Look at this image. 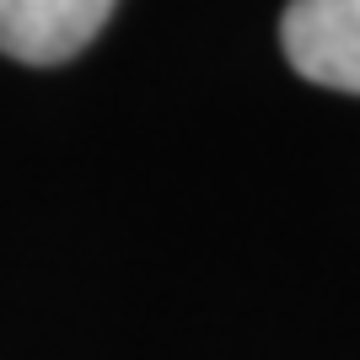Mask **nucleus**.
I'll return each mask as SVG.
<instances>
[{
  "label": "nucleus",
  "instance_id": "1",
  "mask_svg": "<svg viewBox=\"0 0 360 360\" xmlns=\"http://www.w3.org/2000/svg\"><path fill=\"white\" fill-rule=\"evenodd\" d=\"M280 44L296 75L333 91H360V0H290Z\"/></svg>",
  "mask_w": 360,
  "mask_h": 360
},
{
  "label": "nucleus",
  "instance_id": "2",
  "mask_svg": "<svg viewBox=\"0 0 360 360\" xmlns=\"http://www.w3.org/2000/svg\"><path fill=\"white\" fill-rule=\"evenodd\" d=\"M119 0H0V54L22 65H65L103 32Z\"/></svg>",
  "mask_w": 360,
  "mask_h": 360
}]
</instances>
